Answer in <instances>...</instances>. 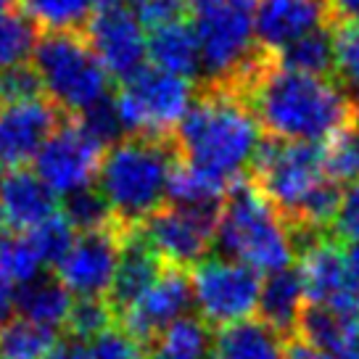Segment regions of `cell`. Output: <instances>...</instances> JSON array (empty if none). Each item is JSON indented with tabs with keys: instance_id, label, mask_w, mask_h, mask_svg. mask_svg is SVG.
<instances>
[{
	"instance_id": "cell-6",
	"label": "cell",
	"mask_w": 359,
	"mask_h": 359,
	"mask_svg": "<svg viewBox=\"0 0 359 359\" xmlns=\"http://www.w3.org/2000/svg\"><path fill=\"white\" fill-rule=\"evenodd\" d=\"M32 67L43 79L45 98L72 119L111 95V74L82 32H40Z\"/></svg>"
},
{
	"instance_id": "cell-9",
	"label": "cell",
	"mask_w": 359,
	"mask_h": 359,
	"mask_svg": "<svg viewBox=\"0 0 359 359\" xmlns=\"http://www.w3.org/2000/svg\"><path fill=\"white\" fill-rule=\"evenodd\" d=\"M191 24L201 50V82L233 85L259 53L251 11L201 8Z\"/></svg>"
},
{
	"instance_id": "cell-12",
	"label": "cell",
	"mask_w": 359,
	"mask_h": 359,
	"mask_svg": "<svg viewBox=\"0 0 359 359\" xmlns=\"http://www.w3.org/2000/svg\"><path fill=\"white\" fill-rule=\"evenodd\" d=\"M106 148L90 137L77 119L69 116L67 122L50 135V140L34 156V175L56 196H72L77 191L93 188L98 177Z\"/></svg>"
},
{
	"instance_id": "cell-30",
	"label": "cell",
	"mask_w": 359,
	"mask_h": 359,
	"mask_svg": "<svg viewBox=\"0 0 359 359\" xmlns=\"http://www.w3.org/2000/svg\"><path fill=\"white\" fill-rule=\"evenodd\" d=\"M56 344V330L27 323L22 317L0 327V359H45Z\"/></svg>"
},
{
	"instance_id": "cell-45",
	"label": "cell",
	"mask_w": 359,
	"mask_h": 359,
	"mask_svg": "<svg viewBox=\"0 0 359 359\" xmlns=\"http://www.w3.org/2000/svg\"><path fill=\"white\" fill-rule=\"evenodd\" d=\"M285 359H336L333 354H327V351H320V348L309 346V344H304V341H293L288 344L285 348Z\"/></svg>"
},
{
	"instance_id": "cell-29",
	"label": "cell",
	"mask_w": 359,
	"mask_h": 359,
	"mask_svg": "<svg viewBox=\"0 0 359 359\" xmlns=\"http://www.w3.org/2000/svg\"><path fill=\"white\" fill-rule=\"evenodd\" d=\"M43 267L45 262L29 233H6L0 238V275L11 285L22 288L43 278Z\"/></svg>"
},
{
	"instance_id": "cell-1",
	"label": "cell",
	"mask_w": 359,
	"mask_h": 359,
	"mask_svg": "<svg viewBox=\"0 0 359 359\" xmlns=\"http://www.w3.org/2000/svg\"><path fill=\"white\" fill-rule=\"evenodd\" d=\"M230 88L246 98L264 137L327 146L359 124V106L336 79L285 69L262 48Z\"/></svg>"
},
{
	"instance_id": "cell-39",
	"label": "cell",
	"mask_w": 359,
	"mask_h": 359,
	"mask_svg": "<svg viewBox=\"0 0 359 359\" xmlns=\"http://www.w3.org/2000/svg\"><path fill=\"white\" fill-rule=\"evenodd\" d=\"M333 238L344 243H359V182L344 188V198L333 219Z\"/></svg>"
},
{
	"instance_id": "cell-11",
	"label": "cell",
	"mask_w": 359,
	"mask_h": 359,
	"mask_svg": "<svg viewBox=\"0 0 359 359\" xmlns=\"http://www.w3.org/2000/svg\"><path fill=\"white\" fill-rule=\"evenodd\" d=\"M219 209H185L164 203L140 227H135L148 248L167 267L188 269L206 259L214 246Z\"/></svg>"
},
{
	"instance_id": "cell-21",
	"label": "cell",
	"mask_w": 359,
	"mask_h": 359,
	"mask_svg": "<svg viewBox=\"0 0 359 359\" xmlns=\"http://www.w3.org/2000/svg\"><path fill=\"white\" fill-rule=\"evenodd\" d=\"M148 58H151V67L161 72L191 79V82H201V50L188 19H177L151 29Z\"/></svg>"
},
{
	"instance_id": "cell-31",
	"label": "cell",
	"mask_w": 359,
	"mask_h": 359,
	"mask_svg": "<svg viewBox=\"0 0 359 359\" xmlns=\"http://www.w3.org/2000/svg\"><path fill=\"white\" fill-rule=\"evenodd\" d=\"M333 77L359 106V24H333Z\"/></svg>"
},
{
	"instance_id": "cell-5",
	"label": "cell",
	"mask_w": 359,
	"mask_h": 359,
	"mask_svg": "<svg viewBox=\"0 0 359 359\" xmlns=\"http://www.w3.org/2000/svg\"><path fill=\"white\" fill-rule=\"evenodd\" d=\"M214 246L219 248V257L241 262L259 275H275L293 264L299 238L243 175L222 201Z\"/></svg>"
},
{
	"instance_id": "cell-32",
	"label": "cell",
	"mask_w": 359,
	"mask_h": 359,
	"mask_svg": "<svg viewBox=\"0 0 359 359\" xmlns=\"http://www.w3.org/2000/svg\"><path fill=\"white\" fill-rule=\"evenodd\" d=\"M64 217L74 227V233H98L111 227L114 217L109 212V203L103 201L98 188H85L64 198Z\"/></svg>"
},
{
	"instance_id": "cell-25",
	"label": "cell",
	"mask_w": 359,
	"mask_h": 359,
	"mask_svg": "<svg viewBox=\"0 0 359 359\" xmlns=\"http://www.w3.org/2000/svg\"><path fill=\"white\" fill-rule=\"evenodd\" d=\"M214 333L198 314H185L161 330L151 344L148 359H212Z\"/></svg>"
},
{
	"instance_id": "cell-16",
	"label": "cell",
	"mask_w": 359,
	"mask_h": 359,
	"mask_svg": "<svg viewBox=\"0 0 359 359\" xmlns=\"http://www.w3.org/2000/svg\"><path fill=\"white\" fill-rule=\"evenodd\" d=\"M67 119L45 95L0 109V167H27Z\"/></svg>"
},
{
	"instance_id": "cell-20",
	"label": "cell",
	"mask_w": 359,
	"mask_h": 359,
	"mask_svg": "<svg viewBox=\"0 0 359 359\" xmlns=\"http://www.w3.org/2000/svg\"><path fill=\"white\" fill-rule=\"evenodd\" d=\"M306 304L309 302H306L302 275H299V269L288 267L283 272L267 275V280H262L257 320H262L283 338L296 336Z\"/></svg>"
},
{
	"instance_id": "cell-18",
	"label": "cell",
	"mask_w": 359,
	"mask_h": 359,
	"mask_svg": "<svg viewBox=\"0 0 359 359\" xmlns=\"http://www.w3.org/2000/svg\"><path fill=\"white\" fill-rule=\"evenodd\" d=\"M0 214L13 233H32L58 214L56 193L34 175V169H6L0 175Z\"/></svg>"
},
{
	"instance_id": "cell-15",
	"label": "cell",
	"mask_w": 359,
	"mask_h": 359,
	"mask_svg": "<svg viewBox=\"0 0 359 359\" xmlns=\"http://www.w3.org/2000/svg\"><path fill=\"white\" fill-rule=\"evenodd\" d=\"M85 40L111 77L127 79L148 58V34L133 8H98L93 11Z\"/></svg>"
},
{
	"instance_id": "cell-38",
	"label": "cell",
	"mask_w": 359,
	"mask_h": 359,
	"mask_svg": "<svg viewBox=\"0 0 359 359\" xmlns=\"http://www.w3.org/2000/svg\"><path fill=\"white\" fill-rule=\"evenodd\" d=\"M85 346L90 359H148V348L133 336H127L122 327L106 330Z\"/></svg>"
},
{
	"instance_id": "cell-37",
	"label": "cell",
	"mask_w": 359,
	"mask_h": 359,
	"mask_svg": "<svg viewBox=\"0 0 359 359\" xmlns=\"http://www.w3.org/2000/svg\"><path fill=\"white\" fill-rule=\"evenodd\" d=\"M325 161L330 177L338 182L359 177V124L354 133L336 137L325 146Z\"/></svg>"
},
{
	"instance_id": "cell-48",
	"label": "cell",
	"mask_w": 359,
	"mask_h": 359,
	"mask_svg": "<svg viewBox=\"0 0 359 359\" xmlns=\"http://www.w3.org/2000/svg\"><path fill=\"white\" fill-rule=\"evenodd\" d=\"M93 3H95L98 8H127V3H130V0H93Z\"/></svg>"
},
{
	"instance_id": "cell-22",
	"label": "cell",
	"mask_w": 359,
	"mask_h": 359,
	"mask_svg": "<svg viewBox=\"0 0 359 359\" xmlns=\"http://www.w3.org/2000/svg\"><path fill=\"white\" fill-rule=\"evenodd\" d=\"M288 338L275 333L262 320H246L222 327L214 336L212 359H285Z\"/></svg>"
},
{
	"instance_id": "cell-24",
	"label": "cell",
	"mask_w": 359,
	"mask_h": 359,
	"mask_svg": "<svg viewBox=\"0 0 359 359\" xmlns=\"http://www.w3.org/2000/svg\"><path fill=\"white\" fill-rule=\"evenodd\" d=\"M74 296L56 278H37L16 291V312L22 320L34 323L48 330H58L67 325Z\"/></svg>"
},
{
	"instance_id": "cell-13",
	"label": "cell",
	"mask_w": 359,
	"mask_h": 359,
	"mask_svg": "<svg viewBox=\"0 0 359 359\" xmlns=\"http://www.w3.org/2000/svg\"><path fill=\"white\" fill-rule=\"evenodd\" d=\"M127 233L119 224L98 233H77L67 257L56 264V280L77 299H109Z\"/></svg>"
},
{
	"instance_id": "cell-28",
	"label": "cell",
	"mask_w": 359,
	"mask_h": 359,
	"mask_svg": "<svg viewBox=\"0 0 359 359\" xmlns=\"http://www.w3.org/2000/svg\"><path fill=\"white\" fill-rule=\"evenodd\" d=\"M24 16H29L43 32H85L93 16V0H19Z\"/></svg>"
},
{
	"instance_id": "cell-44",
	"label": "cell",
	"mask_w": 359,
	"mask_h": 359,
	"mask_svg": "<svg viewBox=\"0 0 359 359\" xmlns=\"http://www.w3.org/2000/svg\"><path fill=\"white\" fill-rule=\"evenodd\" d=\"M45 359H90L88 357V346L85 344H79V341H58L53 351L48 354Z\"/></svg>"
},
{
	"instance_id": "cell-17",
	"label": "cell",
	"mask_w": 359,
	"mask_h": 359,
	"mask_svg": "<svg viewBox=\"0 0 359 359\" xmlns=\"http://www.w3.org/2000/svg\"><path fill=\"white\" fill-rule=\"evenodd\" d=\"M325 24L327 0H259L254 8L257 45L272 56Z\"/></svg>"
},
{
	"instance_id": "cell-10",
	"label": "cell",
	"mask_w": 359,
	"mask_h": 359,
	"mask_svg": "<svg viewBox=\"0 0 359 359\" xmlns=\"http://www.w3.org/2000/svg\"><path fill=\"white\" fill-rule=\"evenodd\" d=\"M306 302L344 314H359V243L314 236L299 257Z\"/></svg>"
},
{
	"instance_id": "cell-41",
	"label": "cell",
	"mask_w": 359,
	"mask_h": 359,
	"mask_svg": "<svg viewBox=\"0 0 359 359\" xmlns=\"http://www.w3.org/2000/svg\"><path fill=\"white\" fill-rule=\"evenodd\" d=\"M330 24H359V0H327Z\"/></svg>"
},
{
	"instance_id": "cell-46",
	"label": "cell",
	"mask_w": 359,
	"mask_h": 359,
	"mask_svg": "<svg viewBox=\"0 0 359 359\" xmlns=\"http://www.w3.org/2000/svg\"><path fill=\"white\" fill-rule=\"evenodd\" d=\"M336 359H359V327L354 330V336L348 338V344L344 346V351Z\"/></svg>"
},
{
	"instance_id": "cell-43",
	"label": "cell",
	"mask_w": 359,
	"mask_h": 359,
	"mask_svg": "<svg viewBox=\"0 0 359 359\" xmlns=\"http://www.w3.org/2000/svg\"><path fill=\"white\" fill-rule=\"evenodd\" d=\"M13 312H16V288L0 275V327L11 323Z\"/></svg>"
},
{
	"instance_id": "cell-8",
	"label": "cell",
	"mask_w": 359,
	"mask_h": 359,
	"mask_svg": "<svg viewBox=\"0 0 359 359\" xmlns=\"http://www.w3.org/2000/svg\"><path fill=\"white\" fill-rule=\"evenodd\" d=\"M193 309L209 327H230L254 320L262 293V275L224 257L198 262L191 272Z\"/></svg>"
},
{
	"instance_id": "cell-47",
	"label": "cell",
	"mask_w": 359,
	"mask_h": 359,
	"mask_svg": "<svg viewBox=\"0 0 359 359\" xmlns=\"http://www.w3.org/2000/svg\"><path fill=\"white\" fill-rule=\"evenodd\" d=\"M19 11V0H0V22Z\"/></svg>"
},
{
	"instance_id": "cell-26",
	"label": "cell",
	"mask_w": 359,
	"mask_h": 359,
	"mask_svg": "<svg viewBox=\"0 0 359 359\" xmlns=\"http://www.w3.org/2000/svg\"><path fill=\"white\" fill-rule=\"evenodd\" d=\"M359 327V314H344L327 306H314L306 304V309L302 314V323L296 336L299 341L309 344V346L327 351L338 357L344 346L348 344V338L354 336V330Z\"/></svg>"
},
{
	"instance_id": "cell-49",
	"label": "cell",
	"mask_w": 359,
	"mask_h": 359,
	"mask_svg": "<svg viewBox=\"0 0 359 359\" xmlns=\"http://www.w3.org/2000/svg\"><path fill=\"white\" fill-rule=\"evenodd\" d=\"M6 230H8V224H6V219H3V214H0V238L6 236Z\"/></svg>"
},
{
	"instance_id": "cell-27",
	"label": "cell",
	"mask_w": 359,
	"mask_h": 359,
	"mask_svg": "<svg viewBox=\"0 0 359 359\" xmlns=\"http://www.w3.org/2000/svg\"><path fill=\"white\" fill-rule=\"evenodd\" d=\"M275 61L293 72L330 77L333 74V24H325V27L299 37L296 43L285 45L283 50L275 53Z\"/></svg>"
},
{
	"instance_id": "cell-34",
	"label": "cell",
	"mask_w": 359,
	"mask_h": 359,
	"mask_svg": "<svg viewBox=\"0 0 359 359\" xmlns=\"http://www.w3.org/2000/svg\"><path fill=\"white\" fill-rule=\"evenodd\" d=\"M40 37V29L24 13H11L0 22V72L16 64H24L27 56H32V48Z\"/></svg>"
},
{
	"instance_id": "cell-23",
	"label": "cell",
	"mask_w": 359,
	"mask_h": 359,
	"mask_svg": "<svg viewBox=\"0 0 359 359\" xmlns=\"http://www.w3.org/2000/svg\"><path fill=\"white\" fill-rule=\"evenodd\" d=\"M233 182L236 180L217 177L212 172H203L177 158L169 175L167 203L185 209H222V201L227 198Z\"/></svg>"
},
{
	"instance_id": "cell-19",
	"label": "cell",
	"mask_w": 359,
	"mask_h": 359,
	"mask_svg": "<svg viewBox=\"0 0 359 359\" xmlns=\"http://www.w3.org/2000/svg\"><path fill=\"white\" fill-rule=\"evenodd\" d=\"M161 269H164L161 259L148 248L137 230H130L122 241L119 264H116V275H114L111 291H109V304L114 306V312L119 314L140 293H146L156 283Z\"/></svg>"
},
{
	"instance_id": "cell-3",
	"label": "cell",
	"mask_w": 359,
	"mask_h": 359,
	"mask_svg": "<svg viewBox=\"0 0 359 359\" xmlns=\"http://www.w3.org/2000/svg\"><path fill=\"white\" fill-rule=\"evenodd\" d=\"M259 146L262 127L246 98L230 85L196 82V95L175 130L180 161L238 180L248 175Z\"/></svg>"
},
{
	"instance_id": "cell-33",
	"label": "cell",
	"mask_w": 359,
	"mask_h": 359,
	"mask_svg": "<svg viewBox=\"0 0 359 359\" xmlns=\"http://www.w3.org/2000/svg\"><path fill=\"white\" fill-rule=\"evenodd\" d=\"M116 312L109 304V299H74L72 312L67 320V330L72 333V341L90 344L106 330H111Z\"/></svg>"
},
{
	"instance_id": "cell-35",
	"label": "cell",
	"mask_w": 359,
	"mask_h": 359,
	"mask_svg": "<svg viewBox=\"0 0 359 359\" xmlns=\"http://www.w3.org/2000/svg\"><path fill=\"white\" fill-rule=\"evenodd\" d=\"M43 79L32 67V61H24V64L0 72V109L37 101V98H43Z\"/></svg>"
},
{
	"instance_id": "cell-4",
	"label": "cell",
	"mask_w": 359,
	"mask_h": 359,
	"mask_svg": "<svg viewBox=\"0 0 359 359\" xmlns=\"http://www.w3.org/2000/svg\"><path fill=\"white\" fill-rule=\"evenodd\" d=\"M177 164L175 140L124 135L106 148L98 169V193L109 203L114 222L135 230L167 203V185Z\"/></svg>"
},
{
	"instance_id": "cell-14",
	"label": "cell",
	"mask_w": 359,
	"mask_h": 359,
	"mask_svg": "<svg viewBox=\"0 0 359 359\" xmlns=\"http://www.w3.org/2000/svg\"><path fill=\"white\" fill-rule=\"evenodd\" d=\"M193 306V288H191V272L180 267L161 269L156 283L140 293L127 309L116 314L122 323V330L143 346H151L161 330H167L172 323L182 320Z\"/></svg>"
},
{
	"instance_id": "cell-42",
	"label": "cell",
	"mask_w": 359,
	"mask_h": 359,
	"mask_svg": "<svg viewBox=\"0 0 359 359\" xmlns=\"http://www.w3.org/2000/svg\"><path fill=\"white\" fill-rule=\"evenodd\" d=\"M259 0H188V11H201V8H241V11H251L257 8Z\"/></svg>"
},
{
	"instance_id": "cell-7",
	"label": "cell",
	"mask_w": 359,
	"mask_h": 359,
	"mask_svg": "<svg viewBox=\"0 0 359 359\" xmlns=\"http://www.w3.org/2000/svg\"><path fill=\"white\" fill-rule=\"evenodd\" d=\"M196 95V82L175 77L156 67H140L122 79L114 95L124 135L175 140V130Z\"/></svg>"
},
{
	"instance_id": "cell-2",
	"label": "cell",
	"mask_w": 359,
	"mask_h": 359,
	"mask_svg": "<svg viewBox=\"0 0 359 359\" xmlns=\"http://www.w3.org/2000/svg\"><path fill=\"white\" fill-rule=\"evenodd\" d=\"M248 180L291 224L302 243L333 224L344 198V182L327 172L325 146L312 143L262 137Z\"/></svg>"
},
{
	"instance_id": "cell-40",
	"label": "cell",
	"mask_w": 359,
	"mask_h": 359,
	"mask_svg": "<svg viewBox=\"0 0 359 359\" xmlns=\"http://www.w3.org/2000/svg\"><path fill=\"white\" fill-rule=\"evenodd\" d=\"M185 13H188V0H135V16L143 27L151 29L185 19Z\"/></svg>"
},
{
	"instance_id": "cell-36",
	"label": "cell",
	"mask_w": 359,
	"mask_h": 359,
	"mask_svg": "<svg viewBox=\"0 0 359 359\" xmlns=\"http://www.w3.org/2000/svg\"><path fill=\"white\" fill-rule=\"evenodd\" d=\"M29 238L34 241V246H37L45 264H53V267H56L58 262L67 257V251L72 248L77 233H74V227L67 222V217L58 212V214H53L50 219H45L40 227H34L32 233H29Z\"/></svg>"
}]
</instances>
